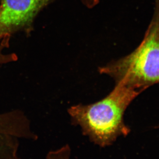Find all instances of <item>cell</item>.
<instances>
[{
  "label": "cell",
  "mask_w": 159,
  "mask_h": 159,
  "mask_svg": "<svg viewBox=\"0 0 159 159\" xmlns=\"http://www.w3.org/2000/svg\"><path fill=\"white\" fill-rule=\"evenodd\" d=\"M142 92L116 83L102 99L92 104L75 105L68 112L72 123L79 125L83 134L91 142L100 147H107L120 136L125 137L130 133V127L124 121V114Z\"/></svg>",
  "instance_id": "obj_1"
},
{
  "label": "cell",
  "mask_w": 159,
  "mask_h": 159,
  "mask_svg": "<svg viewBox=\"0 0 159 159\" xmlns=\"http://www.w3.org/2000/svg\"><path fill=\"white\" fill-rule=\"evenodd\" d=\"M107 75L128 87L144 91L159 84V0H156L152 21L139 46L133 52L99 68Z\"/></svg>",
  "instance_id": "obj_2"
},
{
  "label": "cell",
  "mask_w": 159,
  "mask_h": 159,
  "mask_svg": "<svg viewBox=\"0 0 159 159\" xmlns=\"http://www.w3.org/2000/svg\"><path fill=\"white\" fill-rule=\"evenodd\" d=\"M48 0H2L0 37L22 31L30 34L34 19Z\"/></svg>",
  "instance_id": "obj_3"
},
{
  "label": "cell",
  "mask_w": 159,
  "mask_h": 159,
  "mask_svg": "<svg viewBox=\"0 0 159 159\" xmlns=\"http://www.w3.org/2000/svg\"><path fill=\"white\" fill-rule=\"evenodd\" d=\"M18 138L0 134V159H13L17 156Z\"/></svg>",
  "instance_id": "obj_4"
},
{
  "label": "cell",
  "mask_w": 159,
  "mask_h": 159,
  "mask_svg": "<svg viewBox=\"0 0 159 159\" xmlns=\"http://www.w3.org/2000/svg\"><path fill=\"white\" fill-rule=\"evenodd\" d=\"M70 147L66 145L58 149L50 151L47 155L46 159H70Z\"/></svg>",
  "instance_id": "obj_5"
},
{
  "label": "cell",
  "mask_w": 159,
  "mask_h": 159,
  "mask_svg": "<svg viewBox=\"0 0 159 159\" xmlns=\"http://www.w3.org/2000/svg\"><path fill=\"white\" fill-rule=\"evenodd\" d=\"M82 1L87 7L91 8L95 6L98 3L99 0H82Z\"/></svg>",
  "instance_id": "obj_6"
},
{
  "label": "cell",
  "mask_w": 159,
  "mask_h": 159,
  "mask_svg": "<svg viewBox=\"0 0 159 159\" xmlns=\"http://www.w3.org/2000/svg\"><path fill=\"white\" fill-rule=\"evenodd\" d=\"M19 159V158L18 157V156H17L15 157V158H14V159Z\"/></svg>",
  "instance_id": "obj_7"
},
{
  "label": "cell",
  "mask_w": 159,
  "mask_h": 159,
  "mask_svg": "<svg viewBox=\"0 0 159 159\" xmlns=\"http://www.w3.org/2000/svg\"><path fill=\"white\" fill-rule=\"evenodd\" d=\"M157 128H159V126H157Z\"/></svg>",
  "instance_id": "obj_8"
}]
</instances>
